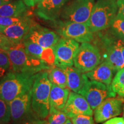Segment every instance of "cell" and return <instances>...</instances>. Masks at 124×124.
<instances>
[{
	"instance_id": "obj_1",
	"label": "cell",
	"mask_w": 124,
	"mask_h": 124,
	"mask_svg": "<svg viewBox=\"0 0 124 124\" xmlns=\"http://www.w3.org/2000/svg\"><path fill=\"white\" fill-rule=\"evenodd\" d=\"M52 83L47 70L34 75L31 89V105L33 112L39 119L44 120L49 114V95Z\"/></svg>"
},
{
	"instance_id": "obj_2",
	"label": "cell",
	"mask_w": 124,
	"mask_h": 124,
	"mask_svg": "<svg viewBox=\"0 0 124 124\" xmlns=\"http://www.w3.org/2000/svg\"><path fill=\"white\" fill-rule=\"evenodd\" d=\"M35 75L9 72L0 80V98L10 103L21 94L31 90Z\"/></svg>"
},
{
	"instance_id": "obj_3",
	"label": "cell",
	"mask_w": 124,
	"mask_h": 124,
	"mask_svg": "<svg viewBox=\"0 0 124 124\" xmlns=\"http://www.w3.org/2000/svg\"><path fill=\"white\" fill-rule=\"evenodd\" d=\"M8 55L12 65V71L31 74L48 70L50 66L43 60L38 59L28 55L24 48L23 42L5 51Z\"/></svg>"
},
{
	"instance_id": "obj_4",
	"label": "cell",
	"mask_w": 124,
	"mask_h": 124,
	"mask_svg": "<svg viewBox=\"0 0 124 124\" xmlns=\"http://www.w3.org/2000/svg\"><path fill=\"white\" fill-rule=\"evenodd\" d=\"M118 12L117 2L114 0H98L94 4L87 26L93 33L111 27Z\"/></svg>"
},
{
	"instance_id": "obj_5",
	"label": "cell",
	"mask_w": 124,
	"mask_h": 124,
	"mask_svg": "<svg viewBox=\"0 0 124 124\" xmlns=\"http://www.w3.org/2000/svg\"><path fill=\"white\" fill-rule=\"evenodd\" d=\"M78 94L85 98L93 110L105 100L115 97L116 95L111 85H107L95 80H90L88 78Z\"/></svg>"
},
{
	"instance_id": "obj_6",
	"label": "cell",
	"mask_w": 124,
	"mask_h": 124,
	"mask_svg": "<svg viewBox=\"0 0 124 124\" xmlns=\"http://www.w3.org/2000/svg\"><path fill=\"white\" fill-rule=\"evenodd\" d=\"M94 0H73L60 12L63 22L87 24L94 6Z\"/></svg>"
},
{
	"instance_id": "obj_7",
	"label": "cell",
	"mask_w": 124,
	"mask_h": 124,
	"mask_svg": "<svg viewBox=\"0 0 124 124\" xmlns=\"http://www.w3.org/2000/svg\"><path fill=\"white\" fill-rule=\"evenodd\" d=\"M101 62V55L97 46L89 43H83L74 58V66L85 74L93 70Z\"/></svg>"
},
{
	"instance_id": "obj_8",
	"label": "cell",
	"mask_w": 124,
	"mask_h": 124,
	"mask_svg": "<svg viewBox=\"0 0 124 124\" xmlns=\"http://www.w3.org/2000/svg\"><path fill=\"white\" fill-rule=\"evenodd\" d=\"M11 121L13 124H24L38 118L31 105V90L21 94L10 102Z\"/></svg>"
},
{
	"instance_id": "obj_9",
	"label": "cell",
	"mask_w": 124,
	"mask_h": 124,
	"mask_svg": "<svg viewBox=\"0 0 124 124\" xmlns=\"http://www.w3.org/2000/svg\"><path fill=\"white\" fill-rule=\"evenodd\" d=\"M79 46V43L73 39H60L52 47L55 55L54 65L61 68L73 66L74 58Z\"/></svg>"
},
{
	"instance_id": "obj_10",
	"label": "cell",
	"mask_w": 124,
	"mask_h": 124,
	"mask_svg": "<svg viewBox=\"0 0 124 124\" xmlns=\"http://www.w3.org/2000/svg\"><path fill=\"white\" fill-rule=\"evenodd\" d=\"M56 29L63 38L73 39L78 43H90L94 39L93 32L87 25L83 23L61 22Z\"/></svg>"
},
{
	"instance_id": "obj_11",
	"label": "cell",
	"mask_w": 124,
	"mask_h": 124,
	"mask_svg": "<svg viewBox=\"0 0 124 124\" xmlns=\"http://www.w3.org/2000/svg\"><path fill=\"white\" fill-rule=\"evenodd\" d=\"M106 37L102 39L103 61H105L112 67L115 72L124 67V62L121 51L118 43V39Z\"/></svg>"
},
{
	"instance_id": "obj_12",
	"label": "cell",
	"mask_w": 124,
	"mask_h": 124,
	"mask_svg": "<svg viewBox=\"0 0 124 124\" xmlns=\"http://www.w3.org/2000/svg\"><path fill=\"white\" fill-rule=\"evenodd\" d=\"M124 100L110 97L106 99L94 110V118L98 124L120 116L123 110Z\"/></svg>"
},
{
	"instance_id": "obj_13",
	"label": "cell",
	"mask_w": 124,
	"mask_h": 124,
	"mask_svg": "<svg viewBox=\"0 0 124 124\" xmlns=\"http://www.w3.org/2000/svg\"><path fill=\"white\" fill-rule=\"evenodd\" d=\"M25 39H29L44 48H52L58 43L60 37L54 31L34 24L31 27Z\"/></svg>"
},
{
	"instance_id": "obj_14",
	"label": "cell",
	"mask_w": 124,
	"mask_h": 124,
	"mask_svg": "<svg viewBox=\"0 0 124 124\" xmlns=\"http://www.w3.org/2000/svg\"><path fill=\"white\" fill-rule=\"evenodd\" d=\"M63 111L69 118L79 114L92 116L94 114L93 110L85 98L73 91L70 93Z\"/></svg>"
},
{
	"instance_id": "obj_15",
	"label": "cell",
	"mask_w": 124,
	"mask_h": 124,
	"mask_svg": "<svg viewBox=\"0 0 124 124\" xmlns=\"http://www.w3.org/2000/svg\"><path fill=\"white\" fill-rule=\"evenodd\" d=\"M35 23L31 18L26 17L24 21L12 25L0 26V32L5 35L16 44L23 43L29 32V29Z\"/></svg>"
},
{
	"instance_id": "obj_16",
	"label": "cell",
	"mask_w": 124,
	"mask_h": 124,
	"mask_svg": "<svg viewBox=\"0 0 124 124\" xmlns=\"http://www.w3.org/2000/svg\"><path fill=\"white\" fill-rule=\"evenodd\" d=\"M70 93L69 88H62L52 84L49 95V114L63 111Z\"/></svg>"
},
{
	"instance_id": "obj_17",
	"label": "cell",
	"mask_w": 124,
	"mask_h": 124,
	"mask_svg": "<svg viewBox=\"0 0 124 124\" xmlns=\"http://www.w3.org/2000/svg\"><path fill=\"white\" fill-rule=\"evenodd\" d=\"M114 72L115 71L112 67L108 62L102 61L95 69L85 74L90 80L110 85Z\"/></svg>"
},
{
	"instance_id": "obj_18",
	"label": "cell",
	"mask_w": 124,
	"mask_h": 124,
	"mask_svg": "<svg viewBox=\"0 0 124 124\" xmlns=\"http://www.w3.org/2000/svg\"><path fill=\"white\" fill-rule=\"evenodd\" d=\"M68 0H42L38 5V14L47 20H54Z\"/></svg>"
},
{
	"instance_id": "obj_19",
	"label": "cell",
	"mask_w": 124,
	"mask_h": 124,
	"mask_svg": "<svg viewBox=\"0 0 124 124\" xmlns=\"http://www.w3.org/2000/svg\"><path fill=\"white\" fill-rule=\"evenodd\" d=\"M62 69L64 70L66 74L67 87L73 92L79 93L87 77L74 66L64 67Z\"/></svg>"
},
{
	"instance_id": "obj_20",
	"label": "cell",
	"mask_w": 124,
	"mask_h": 124,
	"mask_svg": "<svg viewBox=\"0 0 124 124\" xmlns=\"http://www.w3.org/2000/svg\"><path fill=\"white\" fill-rule=\"evenodd\" d=\"M27 7L22 0L10 1L0 6V16L12 17L24 16Z\"/></svg>"
},
{
	"instance_id": "obj_21",
	"label": "cell",
	"mask_w": 124,
	"mask_h": 124,
	"mask_svg": "<svg viewBox=\"0 0 124 124\" xmlns=\"http://www.w3.org/2000/svg\"><path fill=\"white\" fill-rule=\"evenodd\" d=\"M49 80L52 85L62 88H67V76L65 70L59 67L52 65L47 70Z\"/></svg>"
},
{
	"instance_id": "obj_22",
	"label": "cell",
	"mask_w": 124,
	"mask_h": 124,
	"mask_svg": "<svg viewBox=\"0 0 124 124\" xmlns=\"http://www.w3.org/2000/svg\"><path fill=\"white\" fill-rule=\"evenodd\" d=\"M111 33L124 43V17L117 12L111 25Z\"/></svg>"
},
{
	"instance_id": "obj_23",
	"label": "cell",
	"mask_w": 124,
	"mask_h": 124,
	"mask_svg": "<svg viewBox=\"0 0 124 124\" xmlns=\"http://www.w3.org/2000/svg\"><path fill=\"white\" fill-rule=\"evenodd\" d=\"M11 71L12 65L8 55L5 51L0 50V80Z\"/></svg>"
},
{
	"instance_id": "obj_24",
	"label": "cell",
	"mask_w": 124,
	"mask_h": 124,
	"mask_svg": "<svg viewBox=\"0 0 124 124\" xmlns=\"http://www.w3.org/2000/svg\"><path fill=\"white\" fill-rule=\"evenodd\" d=\"M11 121L10 103L0 98V123L8 124Z\"/></svg>"
},
{
	"instance_id": "obj_25",
	"label": "cell",
	"mask_w": 124,
	"mask_h": 124,
	"mask_svg": "<svg viewBox=\"0 0 124 124\" xmlns=\"http://www.w3.org/2000/svg\"><path fill=\"white\" fill-rule=\"evenodd\" d=\"M111 86L114 92L117 93L124 88V67L118 71L113 79Z\"/></svg>"
},
{
	"instance_id": "obj_26",
	"label": "cell",
	"mask_w": 124,
	"mask_h": 124,
	"mask_svg": "<svg viewBox=\"0 0 124 124\" xmlns=\"http://www.w3.org/2000/svg\"><path fill=\"white\" fill-rule=\"evenodd\" d=\"M69 118L64 111H58L49 114L46 124H64Z\"/></svg>"
},
{
	"instance_id": "obj_27",
	"label": "cell",
	"mask_w": 124,
	"mask_h": 124,
	"mask_svg": "<svg viewBox=\"0 0 124 124\" xmlns=\"http://www.w3.org/2000/svg\"><path fill=\"white\" fill-rule=\"evenodd\" d=\"M70 119L73 124H95V121L92 116L79 114Z\"/></svg>"
},
{
	"instance_id": "obj_28",
	"label": "cell",
	"mask_w": 124,
	"mask_h": 124,
	"mask_svg": "<svg viewBox=\"0 0 124 124\" xmlns=\"http://www.w3.org/2000/svg\"><path fill=\"white\" fill-rule=\"evenodd\" d=\"M27 16L18 17H1L0 16V26H7L12 25L18 24L21 21H24Z\"/></svg>"
},
{
	"instance_id": "obj_29",
	"label": "cell",
	"mask_w": 124,
	"mask_h": 124,
	"mask_svg": "<svg viewBox=\"0 0 124 124\" xmlns=\"http://www.w3.org/2000/svg\"><path fill=\"white\" fill-rule=\"evenodd\" d=\"M7 36L0 32V50L7 51L16 46Z\"/></svg>"
},
{
	"instance_id": "obj_30",
	"label": "cell",
	"mask_w": 124,
	"mask_h": 124,
	"mask_svg": "<svg viewBox=\"0 0 124 124\" xmlns=\"http://www.w3.org/2000/svg\"><path fill=\"white\" fill-rule=\"evenodd\" d=\"M102 124H124V118L123 117H116L106 121Z\"/></svg>"
},
{
	"instance_id": "obj_31",
	"label": "cell",
	"mask_w": 124,
	"mask_h": 124,
	"mask_svg": "<svg viewBox=\"0 0 124 124\" xmlns=\"http://www.w3.org/2000/svg\"><path fill=\"white\" fill-rule=\"evenodd\" d=\"M118 12L124 17V0H117Z\"/></svg>"
},
{
	"instance_id": "obj_32",
	"label": "cell",
	"mask_w": 124,
	"mask_h": 124,
	"mask_svg": "<svg viewBox=\"0 0 124 124\" xmlns=\"http://www.w3.org/2000/svg\"><path fill=\"white\" fill-rule=\"evenodd\" d=\"M24 124H46V120L45 119L41 120V119L36 118L29 121Z\"/></svg>"
},
{
	"instance_id": "obj_33",
	"label": "cell",
	"mask_w": 124,
	"mask_h": 124,
	"mask_svg": "<svg viewBox=\"0 0 124 124\" xmlns=\"http://www.w3.org/2000/svg\"><path fill=\"white\" fill-rule=\"evenodd\" d=\"M24 2L28 7H33L37 2H39V0H23Z\"/></svg>"
},
{
	"instance_id": "obj_34",
	"label": "cell",
	"mask_w": 124,
	"mask_h": 124,
	"mask_svg": "<svg viewBox=\"0 0 124 124\" xmlns=\"http://www.w3.org/2000/svg\"><path fill=\"white\" fill-rule=\"evenodd\" d=\"M118 45L119 46H120L121 51L122 58H123V60L124 62V43L122 41H121L120 39H118Z\"/></svg>"
},
{
	"instance_id": "obj_35",
	"label": "cell",
	"mask_w": 124,
	"mask_h": 124,
	"mask_svg": "<svg viewBox=\"0 0 124 124\" xmlns=\"http://www.w3.org/2000/svg\"><path fill=\"white\" fill-rule=\"evenodd\" d=\"M118 95L120 97L122 98H124V88L123 89H122L121 90L119 91L117 93Z\"/></svg>"
},
{
	"instance_id": "obj_36",
	"label": "cell",
	"mask_w": 124,
	"mask_h": 124,
	"mask_svg": "<svg viewBox=\"0 0 124 124\" xmlns=\"http://www.w3.org/2000/svg\"><path fill=\"white\" fill-rule=\"evenodd\" d=\"M10 1H11V0H0V6L6 4V3L10 2Z\"/></svg>"
},
{
	"instance_id": "obj_37",
	"label": "cell",
	"mask_w": 124,
	"mask_h": 124,
	"mask_svg": "<svg viewBox=\"0 0 124 124\" xmlns=\"http://www.w3.org/2000/svg\"><path fill=\"white\" fill-rule=\"evenodd\" d=\"M64 124H72V121H71V119L70 118H69L67 120V121L65 122Z\"/></svg>"
},
{
	"instance_id": "obj_38",
	"label": "cell",
	"mask_w": 124,
	"mask_h": 124,
	"mask_svg": "<svg viewBox=\"0 0 124 124\" xmlns=\"http://www.w3.org/2000/svg\"><path fill=\"white\" fill-rule=\"evenodd\" d=\"M122 112H123V118H124V105L123 106V110H122Z\"/></svg>"
},
{
	"instance_id": "obj_39",
	"label": "cell",
	"mask_w": 124,
	"mask_h": 124,
	"mask_svg": "<svg viewBox=\"0 0 124 124\" xmlns=\"http://www.w3.org/2000/svg\"><path fill=\"white\" fill-rule=\"evenodd\" d=\"M0 124H5V123H0Z\"/></svg>"
},
{
	"instance_id": "obj_40",
	"label": "cell",
	"mask_w": 124,
	"mask_h": 124,
	"mask_svg": "<svg viewBox=\"0 0 124 124\" xmlns=\"http://www.w3.org/2000/svg\"><path fill=\"white\" fill-rule=\"evenodd\" d=\"M42 0H39V2H40V1H41Z\"/></svg>"
},
{
	"instance_id": "obj_41",
	"label": "cell",
	"mask_w": 124,
	"mask_h": 124,
	"mask_svg": "<svg viewBox=\"0 0 124 124\" xmlns=\"http://www.w3.org/2000/svg\"><path fill=\"white\" fill-rule=\"evenodd\" d=\"M114 1H116V0H114Z\"/></svg>"
}]
</instances>
